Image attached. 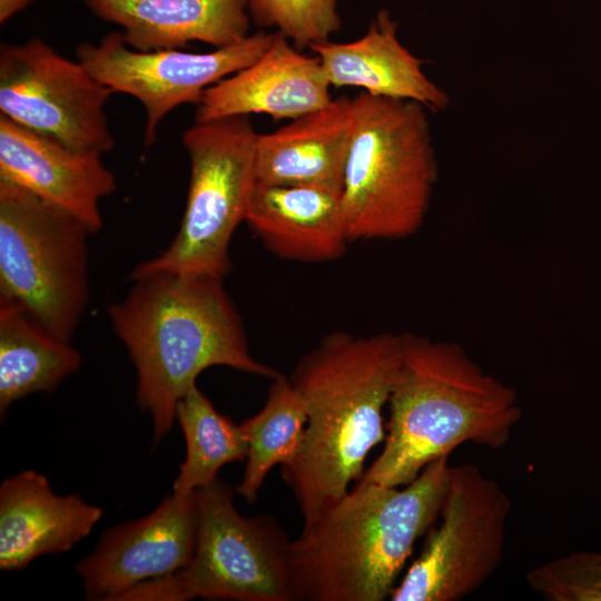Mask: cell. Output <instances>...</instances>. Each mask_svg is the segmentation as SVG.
<instances>
[{
  "mask_svg": "<svg viewBox=\"0 0 601 601\" xmlns=\"http://www.w3.org/2000/svg\"><path fill=\"white\" fill-rule=\"evenodd\" d=\"M447 462H431L403 489L359 480L304 521L289 544L292 601L390 599L415 542L439 519Z\"/></svg>",
  "mask_w": 601,
  "mask_h": 601,
  "instance_id": "cell-3",
  "label": "cell"
},
{
  "mask_svg": "<svg viewBox=\"0 0 601 601\" xmlns=\"http://www.w3.org/2000/svg\"><path fill=\"white\" fill-rule=\"evenodd\" d=\"M176 420L184 433L186 457L173 493L186 496L217 480L219 470L246 460L248 444L240 425L220 414L195 384L178 402Z\"/></svg>",
  "mask_w": 601,
  "mask_h": 601,
  "instance_id": "cell-22",
  "label": "cell"
},
{
  "mask_svg": "<svg viewBox=\"0 0 601 601\" xmlns=\"http://www.w3.org/2000/svg\"><path fill=\"white\" fill-rule=\"evenodd\" d=\"M311 50L331 86L415 101L431 112L443 111L451 102L447 92L424 72L425 61L401 42L397 22L386 9L377 11L362 37L349 42L329 40Z\"/></svg>",
  "mask_w": 601,
  "mask_h": 601,
  "instance_id": "cell-17",
  "label": "cell"
},
{
  "mask_svg": "<svg viewBox=\"0 0 601 601\" xmlns=\"http://www.w3.org/2000/svg\"><path fill=\"white\" fill-rule=\"evenodd\" d=\"M89 235L73 214L0 180V298L69 342L89 302Z\"/></svg>",
  "mask_w": 601,
  "mask_h": 601,
  "instance_id": "cell-6",
  "label": "cell"
},
{
  "mask_svg": "<svg viewBox=\"0 0 601 601\" xmlns=\"http://www.w3.org/2000/svg\"><path fill=\"white\" fill-rule=\"evenodd\" d=\"M102 510L77 494L58 495L45 475L19 472L0 485V569L18 571L45 554L70 550Z\"/></svg>",
  "mask_w": 601,
  "mask_h": 601,
  "instance_id": "cell-15",
  "label": "cell"
},
{
  "mask_svg": "<svg viewBox=\"0 0 601 601\" xmlns=\"http://www.w3.org/2000/svg\"><path fill=\"white\" fill-rule=\"evenodd\" d=\"M112 90L40 38L0 45V115L75 150L115 146L105 111Z\"/></svg>",
  "mask_w": 601,
  "mask_h": 601,
  "instance_id": "cell-10",
  "label": "cell"
},
{
  "mask_svg": "<svg viewBox=\"0 0 601 601\" xmlns=\"http://www.w3.org/2000/svg\"><path fill=\"white\" fill-rule=\"evenodd\" d=\"M275 32L257 31L242 41L208 52L183 49L140 51L129 47L121 31L105 35L98 43L82 42L77 59L114 93L136 98L144 107V145L157 139L161 120L175 108L198 105L204 92L246 68L269 47Z\"/></svg>",
  "mask_w": 601,
  "mask_h": 601,
  "instance_id": "cell-11",
  "label": "cell"
},
{
  "mask_svg": "<svg viewBox=\"0 0 601 601\" xmlns=\"http://www.w3.org/2000/svg\"><path fill=\"white\" fill-rule=\"evenodd\" d=\"M401 341L385 444L359 480L403 486L465 443L505 447L522 417L516 390L456 343L410 333Z\"/></svg>",
  "mask_w": 601,
  "mask_h": 601,
  "instance_id": "cell-4",
  "label": "cell"
},
{
  "mask_svg": "<svg viewBox=\"0 0 601 601\" xmlns=\"http://www.w3.org/2000/svg\"><path fill=\"white\" fill-rule=\"evenodd\" d=\"M401 359V334L333 332L294 367L288 378L305 402L307 422L280 474L304 521L346 494L368 453L385 440L383 411Z\"/></svg>",
  "mask_w": 601,
  "mask_h": 601,
  "instance_id": "cell-2",
  "label": "cell"
},
{
  "mask_svg": "<svg viewBox=\"0 0 601 601\" xmlns=\"http://www.w3.org/2000/svg\"><path fill=\"white\" fill-rule=\"evenodd\" d=\"M36 0H0V23L7 22L17 13L27 9Z\"/></svg>",
  "mask_w": 601,
  "mask_h": 601,
  "instance_id": "cell-25",
  "label": "cell"
},
{
  "mask_svg": "<svg viewBox=\"0 0 601 601\" xmlns=\"http://www.w3.org/2000/svg\"><path fill=\"white\" fill-rule=\"evenodd\" d=\"M353 112L341 193L349 240L408 238L424 224L437 178L428 110L361 92Z\"/></svg>",
  "mask_w": 601,
  "mask_h": 601,
  "instance_id": "cell-5",
  "label": "cell"
},
{
  "mask_svg": "<svg viewBox=\"0 0 601 601\" xmlns=\"http://www.w3.org/2000/svg\"><path fill=\"white\" fill-rule=\"evenodd\" d=\"M272 381L264 406L240 424L248 452L237 492L248 502L257 499L272 467L295 457L307 422L305 402L289 378L279 374Z\"/></svg>",
  "mask_w": 601,
  "mask_h": 601,
  "instance_id": "cell-21",
  "label": "cell"
},
{
  "mask_svg": "<svg viewBox=\"0 0 601 601\" xmlns=\"http://www.w3.org/2000/svg\"><path fill=\"white\" fill-rule=\"evenodd\" d=\"M245 221L268 250L289 260L333 262L351 243L341 194L322 187L255 180Z\"/></svg>",
  "mask_w": 601,
  "mask_h": 601,
  "instance_id": "cell-16",
  "label": "cell"
},
{
  "mask_svg": "<svg viewBox=\"0 0 601 601\" xmlns=\"http://www.w3.org/2000/svg\"><path fill=\"white\" fill-rule=\"evenodd\" d=\"M91 13L121 27L140 51L184 49L199 41L224 48L250 29L247 0H85Z\"/></svg>",
  "mask_w": 601,
  "mask_h": 601,
  "instance_id": "cell-19",
  "label": "cell"
},
{
  "mask_svg": "<svg viewBox=\"0 0 601 601\" xmlns=\"http://www.w3.org/2000/svg\"><path fill=\"white\" fill-rule=\"evenodd\" d=\"M331 87L319 59L275 31L257 60L204 92L195 122L252 114L293 120L327 106Z\"/></svg>",
  "mask_w": 601,
  "mask_h": 601,
  "instance_id": "cell-14",
  "label": "cell"
},
{
  "mask_svg": "<svg viewBox=\"0 0 601 601\" xmlns=\"http://www.w3.org/2000/svg\"><path fill=\"white\" fill-rule=\"evenodd\" d=\"M338 0H247L250 20L275 28L299 50L329 41L342 28Z\"/></svg>",
  "mask_w": 601,
  "mask_h": 601,
  "instance_id": "cell-23",
  "label": "cell"
},
{
  "mask_svg": "<svg viewBox=\"0 0 601 601\" xmlns=\"http://www.w3.org/2000/svg\"><path fill=\"white\" fill-rule=\"evenodd\" d=\"M258 135L249 116L195 122L184 132L190 175L180 226L160 255L135 268L223 279L229 274L230 240L245 221L255 183Z\"/></svg>",
  "mask_w": 601,
  "mask_h": 601,
  "instance_id": "cell-8",
  "label": "cell"
},
{
  "mask_svg": "<svg viewBox=\"0 0 601 601\" xmlns=\"http://www.w3.org/2000/svg\"><path fill=\"white\" fill-rule=\"evenodd\" d=\"M512 510L499 481L477 465L450 466L440 523L393 590L392 601H459L500 566Z\"/></svg>",
  "mask_w": 601,
  "mask_h": 601,
  "instance_id": "cell-9",
  "label": "cell"
},
{
  "mask_svg": "<svg viewBox=\"0 0 601 601\" xmlns=\"http://www.w3.org/2000/svg\"><path fill=\"white\" fill-rule=\"evenodd\" d=\"M198 534L196 491L171 492L148 515L109 528L77 565L87 599L115 601L131 587L184 569Z\"/></svg>",
  "mask_w": 601,
  "mask_h": 601,
  "instance_id": "cell-12",
  "label": "cell"
},
{
  "mask_svg": "<svg viewBox=\"0 0 601 601\" xmlns=\"http://www.w3.org/2000/svg\"><path fill=\"white\" fill-rule=\"evenodd\" d=\"M528 585L549 601H601V553L574 552L528 571Z\"/></svg>",
  "mask_w": 601,
  "mask_h": 601,
  "instance_id": "cell-24",
  "label": "cell"
},
{
  "mask_svg": "<svg viewBox=\"0 0 601 601\" xmlns=\"http://www.w3.org/2000/svg\"><path fill=\"white\" fill-rule=\"evenodd\" d=\"M130 279L108 315L136 368V400L152 418L154 444L170 431L178 402L206 368L279 375L253 357L223 278L134 268Z\"/></svg>",
  "mask_w": 601,
  "mask_h": 601,
  "instance_id": "cell-1",
  "label": "cell"
},
{
  "mask_svg": "<svg viewBox=\"0 0 601 601\" xmlns=\"http://www.w3.org/2000/svg\"><path fill=\"white\" fill-rule=\"evenodd\" d=\"M353 127V98L341 96L273 132L259 134L255 180L341 194Z\"/></svg>",
  "mask_w": 601,
  "mask_h": 601,
  "instance_id": "cell-18",
  "label": "cell"
},
{
  "mask_svg": "<svg viewBox=\"0 0 601 601\" xmlns=\"http://www.w3.org/2000/svg\"><path fill=\"white\" fill-rule=\"evenodd\" d=\"M81 354L40 326L19 304L0 298V412L37 392L53 393L76 373Z\"/></svg>",
  "mask_w": 601,
  "mask_h": 601,
  "instance_id": "cell-20",
  "label": "cell"
},
{
  "mask_svg": "<svg viewBox=\"0 0 601 601\" xmlns=\"http://www.w3.org/2000/svg\"><path fill=\"white\" fill-rule=\"evenodd\" d=\"M101 154L75 150L0 115V180L18 185L102 228L99 203L117 188Z\"/></svg>",
  "mask_w": 601,
  "mask_h": 601,
  "instance_id": "cell-13",
  "label": "cell"
},
{
  "mask_svg": "<svg viewBox=\"0 0 601 601\" xmlns=\"http://www.w3.org/2000/svg\"><path fill=\"white\" fill-rule=\"evenodd\" d=\"M196 494L198 534L188 565L140 582L116 600L292 601L290 541L274 518L242 515L230 485L219 479Z\"/></svg>",
  "mask_w": 601,
  "mask_h": 601,
  "instance_id": "cell-7",
  "label": "cell"
}]
</instances>
